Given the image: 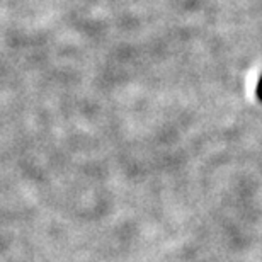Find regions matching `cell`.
<instances>
[{"label": "cell", "mask_w": 262, "mask_h": 262, "mask_svg": "<svg viewBox=\"0 0 262 262\" xmlns=\"http://www.w3.org/2000/svg\"><path fill=\"white\" fill-rule=\"evenodd\" d=\"M255 96H257V99L262 102V75L259 77L257 85H255Z\"/></svg>", "instance_id": "obj_1"}]
</instances>
